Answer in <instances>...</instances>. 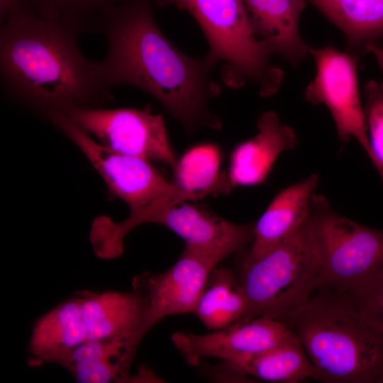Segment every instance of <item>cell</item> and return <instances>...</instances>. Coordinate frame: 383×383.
I'll use <instances>...</instances> for the list:
<instances>
[{
    "label": "cell",
    "mask_w": 383,
    "mask_h": 383,
    "mask_svg": "<svg viewBox=\"0 0 383 383\" xmlns=\"http://www.w3.org/2000/svg\"><path fill=\"white\" fill-rule=\"evenodd\" d=\"M154 0H129L101 16L99 32L106 41L101 60L112 87L131 85L156 98L187 128L219 126L207 110L218 94L211 71L216 60L188 56L163 34L153 17Z\"/></svg>",
    "instance_id": "obj_1"
},
{
    "label": "cell",
    "mask_w": 383,
    "mask_h": 383,
    "mask_svg": "<svg viewBox=\"0 0 383 383\" xmlns=\"http://www.w3.org/2000/svg\"><path fill=\"white\" fill-rule=\"evenodd\" d=\"M79 35L34 9L9 16L0 28L4 87L21 102L45 113L99 108L111 99L101 60L87 58Z\"/></svg>",
    "instance_id": "obj_2"
},
{
    "label": "cell",
    "mask_w": 383,
    "mask_h": 383,
    "mask_svg": "<svg viewBox=\"0 0 383 383\" xmlns=\"http://www.w3.org/2000/svg\"><path fill=\"white\" fill-rule=\"evenodd\" d=\"M277 320L299 339L318 380L383 383V342L345 289L322 287Z\"/></svg>",
    "instance_id": "obj_3"
},
{
    "label": "cell",
    "mask_w": 383,
    "mask_h": 383,
    "mask_svg": "<svg viewBox=\"0 0 383 383\" xmlns=\"http://www.w3.org/2000/svg\"><path fill=\"white\" fill-rule=\"evenodd\" d=\"M238 277L248 302L244 319H277L306 301L323 287V275L305 221L260 255L245 257Z\"/></svg>",
    "instance_id": "obj_4"
},
{
    "label": "cell",
    "mask_w": 383,
    "mask_h": 383,
    "mask_svg": "<svg viewBox=\"0 0 383 383\" xmlns=\"http://www.w3.org/2000/svg\"><path fill=\"white\" fill-rule=\"evenodd\" d=\"M48 118L83 152L109 191L128 204L129 216L121 221L126 231L149 223L172 206L199 199L168 182L150 160L104 146L62 113Z\"/></svg>",
    "instance_id": "obj_5"
},
{
    "label": "cell",
    "mask_w": 383,
    "mask_h": 383,
    "mask_svg": "<svg viewBox=\"0 0 383 383\" xmlns=\"http://www.w3.org/2000/svg\"><path fill=\"white\" fill-rule=\"evenodd\" d=\"M201 27L216 62H223L224 80L233 86L255 83L260 95L277 92L284 72L270 62L271 55L255 35L242 0H182Z\"/></svg>",
    "instance_id": "obj_6"
},
{
    "label": "cell",
    "mask_w": 383,
    "mask_h": 383,
    "mask_svg": "<svg viewBox=\"0 0 383 383\" xmlns=\"http://www.w3.org/2000/svg\"><path fill=\"white\" fill-rule=\"evenodd\" d=\"M305 224L321 265L323 287L345 289L383 272V230L337 213L325 196L314 193Z\"/></svg>",
    "instance_id": "obj_7"
},
{
    "label": "cell",
    "mask_w": 383,
    "mask_h": 383,
    "mask_svg": "<svg viewBox=\"0 0 383 383\" xmlns=\"http://www.w3.org/2000/svg\"><path fill=\"white\" fill-rule=\"evenodd\" d=\"M62 113L114 151L159 161L172 169L177 163L160 114L129 108H72Z\"/></svg>",
    "instance_id": "obj_8"
},
{
    "label": "cell",
    "mask_w": 383,
    "mask_h": 383,
    "mask_svg": "<svg viewBox=\"0 0 383 383\" xmlns=\"http://www.w3.org/2000/svg\"><path fill=\"white\" fill-rule=\"evenodd\" d=\"M310 55L314 58L316 74L306 86L305 99L313 104H324L333 118L340 140L347 142L355 138L374 165L355 57L329 46L311 47Z\"/></svg>",
    "instance_id": "obj_9"
},
{
    "label": "cell",
    "mask_w": 383,
    "mask_h": 383,
    "mask_svg": "<svg viewBox=\"0 0 383 383\" xmlns=\"http://www.w3.org/2000/svg\"><path fill=\"white\" fill-rule=\"evenodd\" d=\"M221 261L184 247L168 270L160 273L144 272L133 277V289L145 301L142 338L167 316L193 313L211 272Z\"/></svg>",
    "instance_id": "obj_10"
},
{
    "label": "cell",
    "mask_w": 383,
    "mask_h": 383,
    "mask_svg": "<svg viewBox=\"0 0 383 383\" xmlns=\"http://www.w3.org/2000/svg\"><path fill=\"white\" fill-rule=\"evenodd\" d=\"M295 335L284 322L261 316L243 319L205 334L177 331L171 339L187 363L196 365L204 357L228 362L261 353Z\"/></svg>",
    "instance_id": "obj_11"
},
{
    "label": "cell",
    "mask_w": 383,
    "mask_h": 383,
    "mask_svg": "<svg viewBox=\"0 0 383 383\" xmlns=\"http://www.w3.org/2000/svg\"><path fill=\"white\" fill-rule=\"evenodd\" d=\"M155 223L163 225L185 242V248L221 261L253 240L254 225H240L188 201L163 212Z\"/></svg>",
    "instance_id": "obj_12"
},
{
    "label": "cell",
    "mask_w": 383,
    "mask_h": 383,
    "mask_svg": "<svg viewBox=\"0 0 383 383\" xmlns=\"http://www.w3.org/2000/svg\"><path fill=\"white\" fill-rule=\"evenodd\" d=\"M255 35L267 52L296 67L310 55L311 46L302 38L300 17L304 0H242Z\"/></svg>",
    "instance_id": "obj_13"
},
{
    "label": "cell",
    "mask_w": 383,
    "mask_h": 383,
    "mask_svg": "<svg viewBox=\"0 0 383 383\" xmlns=\"http://www.w3.org/2000/svg\"><path fill=\"white\" fill-rule=\"evenodd\" d=\"M257 129L255 136L238 145L231 153L228 175L234 187L262 183L279 155L297 145L294 130L282 123L274 111L260 117Z\"/></svg>",
    "instance_id": "obj_14"
},
{
    "label": "cell",
    "mask_w": 383,
    "mask_h": 383,
    "mask_svg": "<svg viewBox=\"0 0 383 383\" xmlns=\"http://www.w3.org/2000/svg\"><path fill=\"white\" fill-rule=\"evenodd\" d=\"M78 297L87 341L125 337L138 348L143 339L140 328L145 301L137 291L87 292Z\"/></svg>",
    "instance_id": "obj_15"
},
{
    "label": "cell",
    "mask_w": 383,
    "mask_h": 383,
    "mask_svg": "<svg viewBox=\"0 0 383 383\" xmlns=\"http://www.w3.org/2000/svg\"><path fill=\"white\" fill-rule=\"evenodd\" d=\"M318 182V174H313L276 195L254 225L253 243L245 257L260 255L300 227L308 215Z\"/></svg>",
    "instance_id": "obj_16"
},
{
    "label": "cell",
    "mask_w": 383,
    "mask_h": 383,
    "mask_svg": "<svg viewBox=\"0 0 383 383\" xmlns=\"http://www.w3.org/2000/svg\"><path fill=\"white\" fill-rule=\"evenodd\" d=\"M78 296L65 300L35 322L29 342V364L40 366L53 356L87 342Z\"/></svg>",
    "instance_id": "obj_17"
},
{
    "label": "cell",
    "mask_w": 383,
    "mask_h": 383,
    "mask_svg": "<svg viewBox=\"0 0 383 383\" xmlns=\"http://www.w3.org/2000/svg\"><path fill=\"white\" fill-rule=\"evenodd\" d=\"M225 362L245 375L268 382L296 383L309 378L318 380L317 372L296 335L261 353Z\"/></svg>",
    "instance_id": "obj_18"
},
{
    "label": "cell",
    "mask_w": 383,
    "mask_h": 383,
    "mask_svg": "<svg viewBox=\"0 0 383 383\" xmlns=\"http://www.w3.org/2000/svg\"><path fill=\"white\" fill-rule=\"evenodd\" d=\"M248 302L236 274L218 265L212 270L194 314L209 330L245 318Z\"/></svg>",
    "instance_id": "obj_19"
},
{
    "label": "cell",
    "mask_w": 383,
    "mask_h": 383,
    "mask_svg": "<svg viewBox=\"0 0 383 383\" xmlns=\"http://www.w3.org/2000/svg\"><path fill=\"white\" fill-rule=\"evenodd\" d=\"M221 152L213 144H201L188 150L177 160L174 182L181 189L199 199L213 194H225L234 187L228 174L220 172Z\"/></svg>",
    "instance_id": "obj_20"
},
{
    "label": "cell",
    "mask_w": 383,
    "mask_h": 383,
    "mask_svg": "<svg viewBox=\"0 0 383 383\" xmlns=\"http://www.w3.org/2000/svg\"><path fill=\"white\" fill-rule=\"evenodd\" d=\"M325 16L343 31L350 50L383 38V0H349Z\"/></svg>",
    "instance_id": "obj_21"
},
{
    "label": "cell",
    "mask_w": 383,
    "mask_h": 383,
    "mask_svg": "<svg viewBox=\"0 0 383 383\" xmlns=\"http://www.w3.org/2000/svg\"><path fill=\"white\" fill-rule=\"evenodd\" d=\"M129 0H38L36 11L79 35L98 33L103 13Z\"/></svg>",
    "instance_id": "obj_22"
},
{
    "label": "cell",
    "mask_w": 383,
    "mask_h": 383,
    "mask_svg": "<svg viewBox=\"0 0 383 383\" xmlns=\"http://www.w3.org/2000/svg\"><path fill=\"white\" fill-rule=\"evenodd\" d=\"M364 91V113L374 166L383 179V81H368Z\"/></svg>",
    "instance_id": "obj_23"
},
{
    "label": "cell",
    "mask_w": 383,
    "mask_h": 383,
    "mask_svg": "<svg viewBox=\"0 0 383 383\" xmlns=\"http://www.w3.org/2000/svg\"><path fill=\"white\" fill-rule=\"evenodd\" d=\"M345 290L363 319L383 342V272Z\"/></svg>",
    "instance_id": "obj_24"
},
{
    "label": "cell",
    "mask_w": 383,
    "mask_h": 383,
    "mask_svg": "<svg viewBox=\"0 0 383 383\" xmlns=\"http://www.w3.org/2000/svg\"><path fill=\"white\" fill-rule=\"evenodd\" d=\"M38 0H0V20L3 23L9 16L26 9L36 10Z\"/></svg>",
    "instance_id": "obj_25"
},
{
    "label": "cell",
    "mask_w": 383,
    "mask_h": 383,
    "mask_svg": "<svg viewBox=\"0 0 383 383\" xmlns=\"http://www.w3.org/2000/svg\"><path fill=\"white\" fill-rule=\"evenodd\" d=\"M324 15L349 0H310Z\"/></svg>",
    "instance_id": "obj_26"
},
{
    "label": "cell",
    "mask_w": 383,
    "mask_h": 383,
    "mask_svg": "<svg viewBox=\"0 0 383 383\" xmlns=\"http://www.w3.org/2000/svg\"><path fill=\"white\" fill-rule=\"evenodd\" d=\"M365 51L374 56L379 68L383 72V50L375 43H372L366 46Z\"/></svg>",
    "instance_id": "obj_27"
},
{
    "label": "cell",
    "mask_w": 383,
    "mask_h": 383,
    "mask_svg": "<svg viewBox=\"0 0 383 383\" xmlns=\"http://www.w3.org/2000/svg\"><path fill=\"white\" fill-rule=\"evenodd\" d=\"M182 1V0H154V2L159 6H166L170 4H174L177 6Z\"/></svg>",
    "instance_id": "obj_28"
},
{
    "label": "cell",
    "mask_w": 383,
    "mask_h": 383,
    "mask_svg": "<svg viewBox=\"0 0 383 383\" xmlns=\"http://www.w3.org/2000/svg\"><path fill=\"white\" fill-rule=\"evenodd\" d=\"M383 50V40L381 42L375 43Z\"/></svg>",
    "instance_id": "obj_29"
}]
</instances>
